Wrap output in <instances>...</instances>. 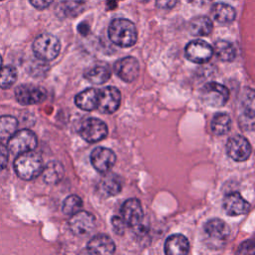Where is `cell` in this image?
Masks as SVG:
<instances>
[{
    "label": "cell",
    "instance_id": "6",
    "mask_svg": "<svg viewBox=\"0 0 255 255\" xmlns=\"http://www.w3.org/2000/svg\"><path fill=\"white\" fill-rule=\"evenodd\" d=\"M79 133L88 142H97L104 139L108 134L107 125L95 118L86 119L79 127Z\"/></svg>",
    "mask_w": 255,
    "mask_h": 255
},
{
    "label": "cell",
    "instance_id": "19",
    "mask_svg": "<svg viewBox=\"0 0 255 255\" xmlns=\"http://www.w3.org/2000/svg\"><path fill=\"white\" fill-rule=\"evenodd\" d=\"M99 100V90L95 88H89L79 93L75 98V104L81 110L93 111L97 109Z\"/></svg>",
    "mask_w": 255,
    "mask_h": 255
},
{
    "label": "cell",
    "instance_id": "1",
    "mask_svg": "<svg viewBox=\"0 0 255 255\" xmlns=\"http://www.w3.org/2000/svg\"><path fill=\"white\" fill-rule=\"evenodd\" d=\"M108 34L110 40L122 48L133 46L137 39L134 24L125 18L114 19L109 26Z\"/></svg>",
    "mask_w": 255,
    "mask_h": 255
},
{
    "label": "cell",
    "instance_id": "36",
    "mask_svg": "<svg viewBox=\"0 0 255 255\" xmlns=\"http://www.w3.org/2000/svg\"><path fill=\"white\" fill-rule=\"evenodd\" d=\"M0 1H2V0H0Z\"/></svg>",
    "mask_w": 255,
    "mask_h": 255
},
{
    "label": "cell",
    "instance_id": "35",
    "mask_svg": "<svg viewBox=\"0 0 255 255\" xmlns=\"http://www.w3.org/2000/svg\"><path fill=\"white\" fill-rule=\"evenodd\" d=\"M2 67V58H1V56H0V68Z\"/></svg>",
    "mask_w": 255,
    "mask_h": 255
},
{
    "label": "cell",
    "instance_id": "9",
    "mask_svg": "<svg viewBox=\"0 0 255 255\" xmlns=\"http://www.w3.org/2000/svg\"><path fill=\"white\" fill-rule=\"evenodd\" d=\"M47 97L44 88L31 84L20 85L15 90V98L21 105H35L43 102Z\"/></svg>",
    "mask_w": 255,
    "mask_h": 255
},
{
    "label": "cell",
    "instance_id": "33",
    "mask_svg": "<svg viewBox=\"0 0 255 255\" xmlns=\"http://www.w3.org/2000/svg\"><path fill=\"white\" fill-rule=\"evenodd\" d=\"M54 0H29V2L32 4L33 7L39 10H43L48 8Z\"/></svg>",
    "mask_w": 255,
    "mask_h": 255
},
{
    "label": "cell",
    "instance_id": "5",
    "mask_svg": "<svg viewBox=\"0 0 255 255\" xmlns=\"http://www.w3.org/2000/svg\"><path fill=\"white\" fill-rule=\"evenodd\" d=\"M8 150L14 155L33 150L37 146L36 134L30 129L16 130L15 133L7 141Z\"/></svg>",
    "mask_w": 255,
    "mask_h": 255
},
{
    "label": "cell",
    "instance_id": "8",
    "mask_svg": "<svg viewBox=\"0 0 255 255\" xmlns=\"http://www.w3.org/2000/svg\"><path fill=\"white\" fill-rule=\"evenodd\" d=\"M122 218L126 225L138 229L141 227V222L143 218V210L141 203L136 198H129L126 200L121 209Z\"/></svg>",
    "mask_w": 255,
    "mask_h": 255
},
{
    "label": "cell",
    "instance_id": "18",
    "mask_svg": "<svg viewBox=\"0 0 255 255\" xmlns=\"http://www.w3.org/2000/svg\"><path fill=\"white\" fill-rule=\"evenodd\" d=\"M189 242L182 234H172L166 238L164 243V252L168 255H184L189 252Z\"/></svg>",
    "mask_w": 255,
    "mask_h": 255
},
{
    "label": "cell",
    "instance_id": "2",
    "mask_svg": "<svg viewBox=\"0 0 255 255\" xmlns=\"http://www.w3.org/2000/svg\"><path fill=\"white\" fill-rule=\"evenodd\" d=\"M43 160L39 153L29 150L16 155L14 160V169L17 175L24 180H31L43 170Z\"/></svg>",
    "mask_w": 255,
    "mask_h": 255
},
{
    "label": "cell",
    "instance_id": "26",
    "mask_svg": "<svg viewBox=\"0 0 255 255\" xmlns=\"http://www.w3.org/2000/svg\"><path fill=\"white\" fill-rule=\"evenodd\" d=\"M210 128L212 132L216 135L225 134L230 130L231 119L225 113H218L213 117Z\"/></svg>",
    "mask_w": 255,
    "mask_h": 255
},
{
    "label": "cell",
    "instance_id": "29",
    "mask_svg": "<svg viewBox=\"0 0 255 255\" xmlns=\"http://www.w3.org/2000/svg\"><path fill=\"white\" fill-rule=\"evenodd\" d=\"M82 206H83V201L81 197H79L76 194H72L66 197V199L64 200L62 211L64 214L71 216L76 212L80 211Z\"/></svg>",
    "mask_w": 255,
    "mask_h": 255
},
{
    "label": "cell",
    "instance_id": "22",
    "mask_svg": "<svg viewBox=\"0 0 255 255\" xmlns=\"http://www.w3.org/2000/svg\"><path fill=\"white\" fill-rule=\"evenodd\" d=\"M189 30L194 36H207L213 30V23L206 16H197L190 21Z\"/></svg>",
    "mask_w": 255,
    "mask_h": 255
},
{
    "label": "cell",
    "instance_id": "30",
    "mask_svg": "<svg viewBox=\"0 0 255 255\" xmlns=\"http://www.w3.org/2000/svg\"><path fill=\"white\" fill-rule=\"evenodd\" d=\"M112 226L117 234H123L127 225H126L125 221L123 220V218H121L119 216H114L112 218Z\"/></svg>",
    "mask_w": 255,
    "mask_h": 255
},
{
    "label": "cell",
    "instance_id": "3",
    "mask_svg": "<svg viewBox=\"0 0 255 255\" xmlns=\"http://www.w3.org/2000/svg\"><path fill=\"white\" fill-rule=\"evenodd\" d=\"M32 49L38 59L42 61H52L59 55L61 43L56 36L50 33H43L34 40Z\"/></svg>",
    "mask_w": 255,
    "mask_h": 255
},
{
    "label": "cell",
    "instance_id": "24",
    "mask_svg": "<svg viewBox=\"0 0 255 255\" xmlns=\"http://www.w3.org/2000/svg\"><path fill=\"white\" fill-rule=\"evenodd\" d=\"M18 128V121L12 116L0 117V142H7L15 133Z\"/></svg>",
    "mask_w": 255,
    "mask_h": 255
},
{
    "label": "cell",
    "instance_id": "4",
    "mask_svg": "<svg viewBox=\"0 0 255 255\" xmlns=\"http://www.w3.org/2000/svg\"><path fill=\"white\" fill-rule=\"evenodd\" d=\"M200 99L207 106L219 108L227 103L229 90L219 83L209 82L201 88Z\"/></svg>",
    "mask_w": 255,
    "mask_h": 255
},
{
    "label": "cell",
    "instance_id": "17",
    "mask_svg": "<svg viewBox=\"0 0 255 255\" xmlns=\"http://www.w3.org/2000/svg\"><path fill=\"white\" fill-rule=\"evenodd\" d=\"M87 250L90 254H113L116 245L109 235L98 234L88 242Z\"/></svg>",
    "mask_w": 255,
    "mask_h": 255
},
{
    "label": "cell",
    "instance_id": "14",
    "mask_svg": "<svg viewBox=\"0 0 255 255\" xmlns=\"http://www.w3.org/2000/svg\"><path fill=\"white\" fill-rule=\"evenodd\" d=\"M114 71L123 81L129 83L137 78L139 74V64L134 57L128 56L116 62Z\"/></svg>",
    "mask_w": 255,
    "mask_h": 255
},
{
    "label": "cell",
    "instance_id": "27",
    "mask_svg": "<svg viewBox=\"0 0 255 255\" xmlns=\"http://www.w3.org/2000/svg\"><path fill=\"white\" fill-rule=\"evenodd\" d=\"M101 185H102L103 190L108 195H116L122 189L121 178L116 173H108V174H106L103 177L102 181H101Z\"/></svg>",
    "mask_w": 255,
    "mask_h": 255
},
{
    "label": "cell",
    "instance_id": "12",
    "mask_svg": "<svg viewBox=\"0 0 255 255\" xmlns=\"http://www.w3.org/2000/svg\"><path fill=\"white\" fill-rule=\"evenodd\" d=\"M252 151L251 145L247 138L242 135H234L227 140L226 152L227 155L235 161H244L248 159Z\"/></svg>",
    "mask_w": 255,
    "mask_h": 255
},
{
    "label": "cell",
    "instance_id": "32",
    "mask_svg": "<svg viewBox=\"0 0 255 255\" xmlns=\"http://www.w3.org/2000/svg\"><path fill=\"white\" fill-rule=\"evenodd\" d=\"M8 158L9 150L2 142H0V170H2L7 165Z\"/></svg>",
    "mask_w": 255,
    "mask_h": 255
},
{
    "label": "cell",
    "instance_id": "34",
    "mask_svg": "<svg viewBox=\"0 0 255 255\" xmlns=\"http://www.w3.org/2000/svg\"><path fill=\"white\" fill-rule=\"evenodd\" d=\"M178 0H156V7L160 9H171L173 8Z\"/></svg>",
    "mask_w": 255,
    "mask_h": 255
},
{
    "label": "cell",
    "instance_id": "25",
    "mask_svg": "<svg viewBox=\"0 0 255 255\" xmlns=\"http://www.w3.org/2000/svg\"><path fill=\"white\" fill-rule=\"evenodd\" d=\"M213 52H215V55L217 58L223 62H231L236 57V49L228 41L225 40H218L214 44Z\"/></svg>",
    "mask_w": 255,
    "mask_h": 255
},
{
    "label": "cell",
    "instance_id": "21",
    "mask_svg": "<svg viewBox=\"0 0 255 255\" xmlns=\"http://www.w3.org/2000/svg\"><path fill=\"white\" fill-rule=\"evenodd\" d=\"M43 174V179L48 184L58 183L64 176V167L61 162L57 160L49 161L41 172Z\"/></svg>",
    "mask_w": 255,
    "mask_h": 255
},
{
    "label": "cell",
    "instance_id": "31",
    "mask_svg": "<svg viewBox=\"0 0 255 255\" xmlns=\"http://www.w3.org/2000/svg\"><path fill=\"white\" fill-rule=\"evenodd\" d=\"M254 241L253 240H248V241H245L243 242L239 248H238V251L237 253H240V254H253L254 253Z\"/></svg>",
    "mask_w": 255,
    "mask_h": 255
},
{
    "label": "cell",
    "instance_id": "7",
    "mask_svg": "<svg viewBox=\"0 0 255 255\" xmlns=\"http://www.w3.org/2000/svg\"><path fill=\"white\" fill-rule=\"evenodd\" d=\"M96 226L95 216L85 210H80L71 215L69 220V227L71 231L79 237L89 235Z\"/></svg>",
    "mask_w": 255,
    "mask_h": 255
},
{
    "label": "cell",
    "instance_id": "16",
    "mask_svg": "<svg viewBox=\"0 0 255 255\" xmlns=\"http://www.w3.org/2000/svg\"><path fill=\"white\" fill-rule=\"evenodd\" d=\"M204 233L208 239L222 243L228 238L230 230L228 225L223 220L213 218L205 223Z\"/></svg>",
    "mask_w": 255,
    "mask_h": 255
},
{
    "label": "cell",
    "instance_id": "11",
    "mask_svg": "<svg viewBox=\"0 0 255 255\" xmlns=\"http://www.w3.org/2000/svg\"><path fill=\"white\" fill-rule=\"evenodd\" d=\"M121 104V93L115 87H106L99 90L97 109L103 114L115 113Z\"/></svg>",
    "mask_w": 255,
    "mask_h": 255
},
{
    "label": "cell",
    "instance_id": "15",
    "mask_svg": "<svg viewBox=\"0 0 255 255\" xmlns=\"http://www.w3.org/2000/svg\"><path fill=\"white\" fill-rule=\"evenodd\" d=\"M223 210L229 216H238L246 214L249 211L250 204L239 192L227 193L222 202Z\"/></svg>",
    "mask_w": 255,
    "mask_h": 255
},
{
    "label": "cell",
    "instance_id": "28",
    "mask_svg": "<svg viewBox=\"0 0 255 255\" xmlns=\"http://www.w3.org/2000/svg\"><path fill=\"white\" fill-rule=\"evenodd\" d=\"M17 80V71L12 66L0 68V88L8 89L15 84Z\"/></svg>",
    "mask_w": 255,
    "mask_h": 255
},
{
    "label": "cell",
    "instance_id": "13",
    "mask_svg": "<svg viewBox=\"0 0 255 255\" xmlns=\"http://www.w3.org/2000/svg\"><path fill=\"white\" fill-rule=\"evenodd\" d=\"M91 163L100 173H107L116 162L115 152L104 146H98L91 152Z\"/></svg>",
    "mask_w": 255,
    "mask_h": 255
},
{
    "label": "cell",
    "instance_id": "10",
    "mask_svg": "<svg viewBox=\"0 0 255 255\" xmlns=\"http://www.w3.org/2000/svg\"><path fill=\"white\" fill-rule=\"evenodd\" d=\"M186 58L196 64H204L213 56V48L203 40L190 41L185 47Z\"/></svg>",
    "mask_w": 255,
    "mask_h": 255
},
{
    "label": "cell",
    "instance_id": "23",
    "mask_svg": "<svg viewBox=\"0 0 255 255\" xmlns=\"http://www.w3.org/2000/svg\"><path fill=\"white\" fill-rule=\"evenodd\" d=\"M111 69L107 65H97L89 69L85 73L86 79L95 85H102L106 83L111 77Z\"/></svg>",
    "mask_w": 255,
    "mask_h": 255
},
{
    "label": "cell",
    "instance_id": "20",
    "mask_svg": "<svg viewBox=\"0 0 255 255\" xmlns=\"http://www.w3.org/2000/svg\"><path fill=\"white\" fill-rule=\"evenodd\" d=\"M212 18L220 24H229L236 17L235 9L226 3H215L211 8Z\"/></svg>",
    "mask_w": 255,
    "mask_h": 255
}]
</instances>
